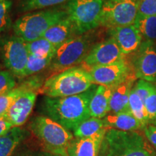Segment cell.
Masks as SVG:
<instances>
[{
	"label": "cell",
	"instance_id": "6da1fadb",
	"mask_svg": "<svg viewBox=\"0 0 156 156\" xmlns=\"http://www.w3.org/2000/svg\"><path fill=\"white\" fill-rule=\"evenodd\" d=\"M97 87L94 84L85 92L73 96H45L41 102V112L68 130L74 131L82 122L91 117L89 105Z\"/></svg>",
	"mask_w": 156,
	"mask_h": 156
},
{
	"label": "cell",
	"instance_id": "7a4b0ae2",
	"mask_svg": "<svg viewBox=\"0 0 156 156\" xmlns=\"http://www.w3.org/2000/svg\"><path fill=\"white\" fill-rule=\"evenodd\" d=\"M98 156H156V152L138 132L108 129Z\"/></svg>",
	"mask_w": 156,
	"mask_h": 156
},
{
	"label": "cell",
	"instance_id": "3957f363",
	"mask_svg": "<svg viewBox=\"0 0 156 156\" xmlns=\"http://www.w3.org/2000/svg\"><path fill=\"white\" fill-rule=\"evenodd\" d=\"M93 85L89 72L76 66L54 74L44 82L38 93L51 98L69 97L85 92Z\"/></svg>",
	"mask_w": 156,
	"mask_h": 156
},
{
	"label": "cell",
	"instance_id": "277c9868",
	"mask_svg": "<svg viewBox=\"0 0 156 156\" xmlns=\"http://www.w3.org/2000/svg\"><path fill=\"white\" fill-rule=\"evenodd\" d=\"M29 128L44 151L60 156H68V147L74 138L69 130L46 116L33 118Z\"/></svg>",
	"mask_w": 156,
	"mask_h": 156
},
{
	"label": "cell",
	"instance_id": "5b68a950",
	"mask_svg": "<svg viewBox=\"0 0 156 156\" xmlns=\"http://www.w3.org/2000/svg\"><path fill=\"white\" fill-rule=\"evenodd\" d=\"M67 17V12L62 7L28 12L15 21L13 30L25 42H31L41 38L51 27Z\"/></svg>",
	"mask_w": 156,
	"mask_h": 156
},
{
	"label": "cell",
	"instance_id": "8992f818",
	"mask_svg": "<svg viewBox=\"0 0 156 156\" xmlns=\"http://www.w3.org/2000/svg\"><path fill=\"white\" fill-rule=\"evenodd\" d=\"M91 38L88 35H81L69 39L56 51L49 70L57 74L69 68L76 67L83 61L91 50Z\"/></svg>",
	"mask_w": 156,
	"mask_h": 156
},
{
	"label": "cell",
	"instance_id": "52a82bcc",
	"mask_svg": "<svg viewBox=\"0 0 156 156\" xmlns=\"http://www.w3.org/2000/svg\"><path fill=\"white\" fill-rule=\"evenodd\" d=\"M103 0H71L62 6L73 21L77 36L100 25Z\"/></svg>",
	"mask_w": 156,
	"mask_h": 156
},
{
	"label": "cell",
	"instance_id": "ba28073f",
	"mask_svg": "<svg viewBox=\"0 0 156 156\" xmlns=\"http://www.w3.org/2000/svg\"><path fill=\"white\" fill-rule=\"evenodd\" d=\"M137 14V0H105L100 25L112 29L134 25Z\"/></svg>",
	"mask_w": 156,
	"mask_h": 156
},
{
	"label": "cell",
	"instance_id": "9c48e42d",
	"mask_svg": "<svg viewBox=\"0 0 156 156\" xmlns=\"http://www.w3.org/2000/svg\"><path fill=\"white\" fill-rule=\"evenodd\" d=\"M5 67L16 77H25L29 53L26 42L16 35L6 39L2 46Z\"/></svg>",
	"mask_w": 156,
	"mask_h": 156
},
{
	"label": "cell",
	"instance_id": "30bf717a",
	"mask_svg": "<svg viewBox=\"0 0 156 156\" xmlns=\"http://www.w3.org/2000/svg\"><path fill=\"white\" fill-rule=\"evenodd\" d=\"M95 85L114 87L122 83L134 71L129 62L123 58L106 65L96 66L88 70Z\"/></svg>",
	"mask_w": 156,
	"mask_h": 156
},
{
	"label": "cell",
	"instance_id": "8fae6325",
	"mask_svg": "<svg viewBox=\"0 0 156 156\" xmlns=\"http://www.w3.org/2000/svg\"><path fill=\"white\" fill-rule=\"evenodd\" d=\"M124 54L112 38L95 45L80 63V67L87 71L96 66L106 65L124 58Z\"/></svg>",
	"mask_w": 156,
	"mask_h": 156
},
{
	"label": "cell",
	"instance_id": "7c38bea8",
	"mask_svg": "<svg viewBox=\"0 0 156 156\" xmlns=\"http://www.w3.org/2000/svg\"><path fill=\"white\" fill-rule=\"evenodd\" d=\"M133 68L136 78L150 83L156 81V51L154 42L145 41L142 43Z\"/></svg>",
	"mask_w": 156,
	"mask_h": 156
},
{
	"label": "cell",
	"instance_id": "4fadbf2b",
	"mask_svg": "<svg viewBox=\"0 0 156 156\" xmlns=\"http://www.w3.org/2000/svg\"><path fill=\"white\" fill-rule=\"evenodd\" d=\"M37 93L36 91H29L23 93L12 103L5 117L11 123L13 127H20L28 120L36 103Z\"/></svg>",
	"mask_w": 156,
	"mask_h": 156
},
{
	"label": "cell",
	"instance_id": "5bb4252c",
	"mask_svg": "<svg viewBox=\"0 0 156 156\" xmlns=\"http://www.w3.org/2000/svg\"><path fill=\"white\" fill-rule=\"evenodd\" d=\"M111 36L124 56L139 50L142 43V36L134 25L112 28Z\"/></svg>",
	"mask_w": 156,
	"mask_h": 156
},
{
	"label": "cell",
	"instance_id": "9a60e30c",
	"mask_svg": "<svg viewBox=\"0 0 156 156\" xmlns=\"http://www.w3.org/2000/svg\"><path fill=\"white\" fill-rule=\"evenodd\" d=\"M108 129L88 138H73L67 149L68 156H98L101 142Z\"/></svg>",
	"mask_w": 156,
	"mask_h": 156
},
{
	"label": "cell",
	"instance_id": "2e32d148",
	"mask_svg": "<svg viewBox=\"0 0 156 156\" xmlns=\"http://www.w3.org/2000/svg\"><path fill=\"white\" fill-rule=\"evenodd\" d=\"M136 79L135 73L133 72L125 80L114 87L111 96L109 114H117L129 110L130 93Z\"/></svg>",
	"mask_w": 156,
	"mask_h": 156
},
{
	"label": "cell",
	"instance_id": "e0dca14e",
	"mask_svg": "<svg viewBox=\"0 0 156 156\" xmlns=\"http://www.w3.org/2000/svg\"><path fill=\"white\" fill-rule=\"evenodd\" d=\"M75 36H77L75 25L68 16L67 18L51 27L41 38L46 39L58 48L64 43Z\"/></svg>",
	"mask_w": 156,
	"mask_h": 156
},
{
	"label": "cell",
	"instance_id": "ac0fdd59",
	"mask_svg": "<svg viewBox=\"0 0 156 156\" xmlns=\"http://www.w3.org/2000/svg\"><path fill=\"white\" fill-rule=\"evenodd\" d=\"M103 121L105 126L108 129L125 132H136L143 129L140 122L129 110L117 114H108L103 119Z\"/></svg>",
	"mask_w": 156,
	"mask_h": 156
},
{
	"label": "cell",
	"instance_id": "d6986e66",
	"mask_svg": "<svg viewBox=\"0 0 156 156\" xmlns=\"http://www.w3.org/2000/svg\"><path fill=\"white\" fill-rule=\"evenodd\" d=\"M114 87L98 85L89 105L91 117L103 119L110 112V100Z\"/></svg>",
	"mask_w": 156,
	"mask_h": 156
},
{
	"label": "cell",
	"instance_id": "ffe728a7",
	"mask_svg": "<svg viewBox=\"0 0 156 156\" xmlns=\"http://www.w3.org/2000/svg\"><path fill=\"white\" fill-rule=\"evenodd\" d=\"M28 132L21 127L14 126L0 137V156H12L20 144L26 139Z\"/></svg>",
	"mask_w": 156,
	"mask_h": 156
},
{
	"label": "cell",
	"instance_id": "44dd1931",
	"mask_svg": "<svg viewBox=\"0 0 156 156\" xmlns=\"http://www.w3.org/2000/svg\"><path fill=\"white\" fill-rule=\"evenodd\" d=\"M106 128L103 119L90 117L74 130V135L77 138L91 137Z\"/></svg>",
	"mask_w": 156,
	"mask_h": 156
},
{
	"label": "cell",
	"instance_id": "7402d4cb",
	"mask_svg": "<svg viewBox=\"0 0 156 156\" xmlns=\"http://www.w3.org/2000/svg\"><path fill=\"white\" fill-rule=\"evenodd\" d=\"M129 110L131 112L133 116L140 122L143 129L149 125V118L145 104L142 102L134 89L132 88L129 100Z\"/></svg>",
	"mask_w": 156,
	"mask_h": 156
},
{
	"label": "cell",
	"instance_id": "603a6c76",
	"mask_svg": "<svg viewBox=\"0 0 156 156\" xmlns=\"http://www.w3.org/2000/svg\"><path fill=\"white\" fill-rule=\"evenodd\" d=\"M134 25L145 41H156V16H136Z\"/></svg>",
	"mask_w": 156,
	"mask_h": 156
},
{
	"label": "cell",
	"instance_id": "cb8c5ba5",
	"mask_svg": "<svg viewBox=\"0 0 156 156\" xmlns=\"http://www.w3.org/2000/svg\"><path fill=\"white\" fill-rule=\"evenodd\" d=\"M26 46L30 55L38 57L54 56L57 49L51 43L44 38L26 43Z\"/></svg>",
	"mask_w": 156,
	"mask_h": 156
},
{
	"label": "cell",
	"instance_id": "d4e9b609",
	"mask_svg": "<svg viewBox=\"0 0 156 156\" xmlns=\"http://www.w3.org/2000/svg\"><path fill=\"white\" fill-rule=\"evenodd\" d=\"M71 0H20L19 11L21 12L47 9L58 5H64Z\"/></svg>",
	"mask_w": 156,
	"mask_h": 156
},
{
	"label": "cell",
	"instance_id": "484cf974",
	"mask_svg": "<svg viewBox=\"0 0 156 156\" xmlns=\"http://www.w3.org/2000/svg\"><path fill=\"white\" fill-rule=\"evenodd\" d=\"M54 56H46V57H38V56L30 55L29 54L28 64L25 70V77H28L35 74L40 73L45 68L49 67Z\"/></svg>",
	"mask_w": 156,
	"mask_h": 156
},
{
	"label": "cell",
	"instance_id": "4316f807",
	"mask_svg": "<svg viewBox=\"0 0 156 156\" xmlns=\"http://www.w3.org/2000/svg\"><path fill=\"white\" fill-rule=\"evenodd\" d=\"M12 6V0H4L2 2L0 3V33L10 27Z\"/></svg>",
	"mask_w": 156,
	"mask_h": 156
},
{
	"label": "cell",
	"instance_id": "83f0119b",
	"mask_svg": "<svg viewBox=\"0 0 156 156\" xmlns=\"http://www.w3.org/2000/svg\"><path fill=\"white\" fill-rule=\"evenodd\" d=\"M16 87L15 76L9 70L0 71V95Z\"/></svg>",
	"mask_w": 156,
	"mask_h": 156
},
{
	"label": "cell",
	"instance_id": "f1b7e54d",
	"mask_svg": "<svg viewBox=\"0 0 156 156\" xmlns=\"http://www.w3.org/2000/svg\"><path fill=\"white\" fill-rule=\"evenodd\" d=\"M155 85H154L150 82L140 80L133 87V89L145 104L146 98L152 93V91L155 89Z\"/></svg>",
	"mask_w": 156,
	"mask_h": 156
},
{
	"label": "cell",
	"instance_id": "f546056e",
	"mask_svg": "<svg viewBox=\"0 0 156 156\" xmlns=\"http://www.w3.org/2000/svg\"><path fill=\"white\" fill-rule=\"evenodd\" d=\"M137 15L156 16V0H137Z\"/></svg>",
	"mask_w": 156,
	"mask_h": 156
},
{
	"label": "cell",
	"instance_id": "4dcf8cb0",
	"mask_svg": "<svg viewBox=\"0 0 156 156\" xmlns=\"http://www.w3.org/2000/svg\"><path fill=\"white\" fill-rule=\"evenodd\" d=\"M145 106L149 118V123L153 124L156 119V87L146 98Z\"/></svg>",
	"mask_w": 156,
	"mask_h": 156
},
{
	"label": "cell",
	"instance_id": "1f68e13d",
	"mask_svg": "<svg viewBox=\"0 0 156 156\" xmlns=\"http://www.w3.org/2000/svg\"><path fill=\"white\" fill-rule=\"evenodd\" d=\"M12 156H60L55 154L51 153L43 150L33 149V148H23L18 151L16 153L13 154Z\"/></svg>",
	"mask_w": 156,
	"mask_h": 156
},
{
	"label": "cell",
	"instance_id": "d6a6232c",
	"mask_svg": "<svg viewBox=\"0 0 156 156\" xmlns=\"http://www.w3.org/2000/svg\"><path fill=\"white\" fill-rule=\"evenodd\" d=\"M145 135L151 144V145L156 149V126L153 124H149L143 129Z\"/></svg>",
	"mask_w": 156,
	"mask_h": 156
},
{
	"label": "cell",
	"instance_id": "836d02e7",
	"mask_svg": "<svg viewBox=\"0 0 156 156\" xmlns=\"http://www.w3.org/2000/svg\"><path fill=\"white\" fill-rule=\"evenodd\" d=\"M12 127L11 123L5 116L0 118V137L7 134Z\"/></svg>",
	"mask_w": 156,
	"mask_h": 156
},
{
	"label": "cell",
	"instance_id": "e575fe53",
	"mask_svg": "<svg viewBox=\"0 0 156 156\" xmlns=\"http://www.w3.org/2000/svg\"><path fill=\"white\" fill-rule=\"evenodd\" d=\"M153 125H155V126H156V119H155V122H154V123H153Z\"/></svg>",
	"mask_w": 156,
	"mask_h": 156
},
{
	"label": "cell",
	"instance_id": "d590c367",
	"mask_svg": "<svg viewBox=\"0 0 156 156\" xmlns=\"http://www.w3.org/2000/svg\"><path fill=\"white\" fill-rule=\"evenodd\" d=\"M2 70V65H0V71Z\"/></svg>",
	"mask_w": 156,
	"mask_h": 156
},
{
	"label": "cell",
	"instance_id": "8d00e7d4",
	"mask_svg": "<svg viewBox=\"0 0 156 156\" xmlns=\"http://www.w3.org/2000/svg\"><path fill=\"white\" fill-rule=\"evenodd\" d=\"M3 1H4V0H0V3H1V2H2Z\"/></svg>",
	"mask_w": 156,
	"mask_h": 156
},
{
	"label": "cell",
	"instance_id": "74e56055",
	"mask_svg": "<svg viewBox=\"0 0 156 156\" xmlns=\"http://www.w3.org/2000/svg\"><path fill=\"white\" fill-rule=\"evenodd\" d=\"M1 50H2V48H1V46H0V52H1Z\"/></svg>",
	"mask_w": 156,
	"mask_h": 156
},
{
	"label": "cell",
	"instance_id": "f35d334b",
	"mask_svg": "<svg viewBox=\"0 0 156 156\" xmlns=\"http://www.w3.org/2000/svg\"><path fill=\"white\" fill-rule=\"evenodd\" d=\"M155 51H156V45L155 44Z\"/></svg>",
	"mask_w": 156,
	"mask_h": 156
},
{
	"label": "cell",
	"instance_id": "ab89813d",
	"mask_svg": "<svg viewBox=\"0 0 156 156\" xmlns=\"http://www.w3.org/2000/svg\"><path fill=\"white\" fill-rule=\"evenodd\" d=\"M103 1H105V0H103Z\"/></svg>",
	"mask_w": 156,
	"mask_h": 156
}]
</instances>
